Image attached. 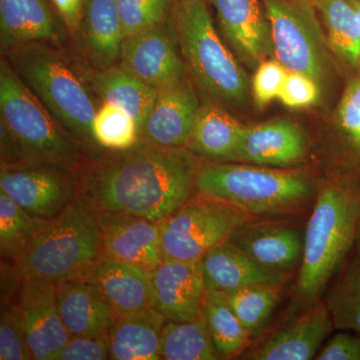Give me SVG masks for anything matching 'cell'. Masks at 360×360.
<instances>
[{"instance_id":"cell-1","label":"cell","mask_w":360,"mask_h":360,"mask_svg":"<svg viewBox=\"0 0 360 360\" xmlns=\"http://www.w3.org/2000/svg\"><path fill=\"white\" fill-rule=\"evenodd\" d=\"M200 167L188 148L139 139L134 148L82 165L79 198L96 213H129L160 222L193 195Z\"/></svg>"},{"instance_id":"cell-2","label":"cell","mask_w":360,"mask_h":360,"mask_svg":"<svg viewBox=\"0 0 360 360\" xmlns=\"http://www.w3.org/2000/svg\"><path fill=\"white\" fill-rule=\"evenodd\" d=\"M359 224V191L347 182L322 189L303 238L302 267L295 285L298 303L314 304L354 245Z\"/></svg>"},{"instance_id":"cell-3","label":"cell","mask_w":360,"mask_h":360,"mask_svg":"<svg viewBox=\"0 0 360 360\" xmlns=\"http://www.w3.org/2000/svg\"><path fill=\"white\" fill-rule=\"evenodd\" d=\"M0 112L1 134L21 161L72 172L84 165V146L56 122L6 61L0 68Z\"/></svg>"},{"instance_id":"cell-4","label":"cell","mask_w":360,"mask_h":360,"mask_svg":"<svg viewBox=\"0 0 360 360\" xmlns=\"http://www.w3.org/2000/svg\"><path fill=\"white\" fill-rule=\"evenodd\" d=\"M103 257L97 213L78 196L49 219L15 262L23 281L61 283L84 276Z\"/></svg>"},{"instance_id":"cell-5","label":"cell","mask_w":360,"mask_h":360,"mask_svg":"<svg viewBox=\"0 0 360 360\" xmlns=\"http://www.w3.org/2000/svg\"><path fill=\"white\" fill-rule=\"evenodd\" d=\"M198 193L248 215L274 214L302 205L311 188L302 174L252 165L210 163L198 172Z\"/></svg>"},{"instance_id":"cell-6","label":"cell","mask_w":360,"mask_h":360,"mask_svg":"<svg viewBox=\"0 0 360 360\" xmlns=\"http://www.w3.org/2000/svg\"><path fill=\"white\" fill-rule=\"evenodd\" d=\"M11 68L56 122L80 143H96L92 122L96 115L91 97L77 75L51 51L21 45L9 53Z\"/></svg>"},{"instance_id":"cell-7","label":"cell","mask_w":360,"mask_h":360,"mask_svg":"<svg viewBox=\"0 0 360 360\" xmlns=\"http://www.w3.org/2000/svg\"><path fill=\"white\" fill-rule=\"evenodd\" d=\"M176 30L184 58L201 89L224 103H243L250 90L248 75L220 39L205 0H179Z\"/></svg>"},{"instance_id":"cell-8","label":"cell","mask_w":360,"mask_h":360,"mask_svg":"<svg viewBox=\"0 0 360 360\" xmlns=\"http://www.w3.org/2000/svg\"><path fill=\"white\" fill-rule=\"evenodd\" d=\"M250 219L238 208L198 193L160 222L163 260L200 262Z\"/></svg>"},{"instance_id":"cell-9","label":"cell","mask_w":360,"mask_h":360,"mask_svg":"<svg viewBox=\"0 0 360 360\" xmlns=\"http://www.w3.org/2000/svg\"><path fill=\"white\" fill-rule=\"evenodd\" d=\"M269 21L272 49L290 72L321 82L329 70L328 51L311 0H262Z\"/></svg>"},{"instance_id":"cell-10","label":"cell","mask_w":360,"mask_h":360,"mask_svg":"<svg viewBox=\"0 0 360 360\" xmlns=\"http://www.w3.org/2000/svg\"><path fill=\"white\" fill-rule=\"evenodd\" d=\"M72 170L51 165L1 163L0 191L40 219H52L77 200L79 187Z\"/></svg>"},{"instance_id":"cell-11","label":"cell","mask_w":360,"mask_h":360,"mask_svg":"<svg viewBox=\"0 0 360 360\" xmlns=\"http://www.w3.org/2000/svg\"><path fill=\"white\" fill-rule=\"evenodd\" d=\"M103 257L153 271L163 262L160 222L123 212L97 213Z\"/></svg>"},{"instance_id":"cell-12","label":"cell","mask_w":360,"mask_h":360,"mask_svg":"<svg viewBox=\"0 0 360 360\" xmlns=\"http://www.w3.org/2000/svg\"><path fill=\"white\" fill-rule=\"evenodd\" d=\"M122 66L158 92L184 82L186 68L165 25L125 37Z\"/></svg>"},{"instance_id":"cell-13","label":"cell","mask_w":360,"mask_h":360,"mask_svg":"<svg viewBox=\"0 0 360 360\" xmlns=\"http://www.w3.org/2000/svg\"><path fill=\"white\" fill-rule=\"evenodd\" d=\"M20 305L33 359H58L70 335L59 312L56 283L26 279L20 291Z\"/></svg>"},{"instance_id":"cell-14","label":"cell","mask_w":360,"mask_h":360,"mask_svg":"<svg viewBox=\"0 0 360 360\" xmlns=\"http://www.w3.org/2000/svg\"><path fill=\"white\" fill-rule=\"evenodd\" d=\"M150 276L153 307L167 321L191 322L200 319L207 292L200 262L163 260Z\"/></svg>"},{"instance_id":"cell-15","label":"cell","mask_w":360,"mask_h":360,"mask_svg":"<svg viewBox=\"0 0 360 360\" xmlns=\"http://www.w3.org/2000/svg\"><path fill=\"white\" fill-rule=\"evenodd\" d=\"M220 28L239 56L258 66L274 53L262 0H210Z\"/></svg>"},{"instance_id":"cell-16","label":"cell","mask_w":360,"mask_h":360,"mask_svg":"<svg viewBox=\"0 0 360 360\" xmlns=\"http://www.w3.org/2000/svg\"><path fill=\"white\" fill-rule=\"evenodd\" d=\"M103 295L117 316L153 307L150 271L101 257L80 277Z\"/></svg>"},{"instance_id":"cell-17","label":"cell","mask_w":360,"mask_h":360,"mask_svg":"<svg viewBox=\"0 0 360 360\" xmlns=\"http://www.w3.org/2000/svg\"><path fill=\"white\" fill-rule=\"evenodd\" d=\"M200 108L195 92L186 82L161 90L141 139L167 148H187Z\"/></svg>"},{"instance_id":"cell-18","label":"cell","mask_w":360,"mask_h":360,"mask_svg":"<svg viewBox=\"0 0 360 360\" xmlns=\"http://www.w3.org/2000/svg\"><path fill=\"white\" fill-rule=\"evenodd\" d=\"M307 139L290 120H277L245 127L234 161L283 167L302 160Z\"/></svg>"},{"instance_id":"cell-19","label":"cell","mask_w":360,"mask_h":360,"mask_svg":"<svg viewBox=\"0 0 360 360\" xmlns=\"http://www.w3.org/2000/svg\"><path fill=\"white\" fill-rule=\"evenodd\" d=\"M335 328L328 305H314L288 328L257 349L245 354L251 360H310Z\"/></svg>"},{"instance_id":"cell-20","label":"cell","mask_w":360,"mask_h":360,"mask_svg":"<svg viewBox=\"0 0 360 360\" xmlns=\"http://www.w3.org/2000/svg\"><path fill=\"white\" fill-rule=\"evenodd\" d=\"M200 264L207 291L229 292L258 284H281L285 276L258 264L231 239L208 251Z\"/></svg>"},{"instance_id":"cell-21","label":"cell","mask_w":360,"mask_h":360,"mask_svg":"<svg viewBox=\"0 0 360 360\" xmlns=\"http://www.w3.org/2000/svg\"><path fill=\"white\" fill-rule=\"evenodd\" d=\"M59 312L70 338L106 336L117 314L92 284L80 279L56 283Z\"/></svg>"},{"instance_id":"cell-22","label":"cell","mask_w":360,"mask_h":360,"mask_svg":"<svg viewBox=\"0 0 360 360\" xmlns=\"http://www.w3.org/2000/svg\"><path fill=\"white\" fill-rule=\"evenodd\" d=\"M167 321L153 307L118 316L108 335L110 359H161V335Z\"/></svg>"},{"instance_id":"cell-23","label":"cell","mask_w":360,"mask_h":360,"mask_svg":"<svg viewBox=\"0 0 360 360\" xmlns=\"http://www.w3.org/2000/svg\"><path fill=\"white\" fill-rule=\"evenodd\" d=\"M231 240L258 264L277 271L295 266L302 255L303 238L292 227L248 222L234 231Z\"/></svg>"},{"instance_id":"cell-24","label":"cell","mask_w":360,"mask_h":360,"mask_svg":"<svg viewBox=\"0 0 360 360\" xmlns=\"http://www.w3.org/2000/svg\"><path fill=\"white\" fill-rule=\"evenodd\" d=\"M1 49L58 39L46 0H0Z\"/></svg>"},{"instance_id":"cell-25","label":"cell","mask_w":360,"mask_h":360,"mask_svg":"<svg viewBox=\"0 0 360 360\" xmlns=\"http://www.w3.org/2000/svg\"><path fill=\"white\" fill-rule=\"evenodd\" d=\"M245 127L219 106H200L187 148L212 163L234 161Z\"/></svg>"},{"instance_id":"cell-26","label":"cell","mask_w":360,"mask_h":360,"mask_svg":"<svg viewBox=\"0 0 360 360\" xmlns=\"http://www.w3.org/2000/svg\"><path fill=\"white\" fill-rule=\"evenodd\" d=\"M82 21L90 58L101 70L110 68L125 39L117 0H85Z\"/></svg>"},{"instance_id":"cell-27","label":"cell","mask_w":360,"mask_h":360,"mask_svg":"<svg viewBox=\"0 0 360 360\" xmlns=\"http://www.w3.org/2000/svg\"><path fill=\"white\" fill-rule=\"evenodd\" d=\"M94 87L104 103L118 106L134 118L141 137L158 98V90L122 66L101 70L94 78Z\"/></svg>"},{"instance_id":"cell-28","label":"cell","mask_w":360,"mask_h":360,"mask_svg":"<svg viewBox=\"0 0 360 360\" xmlns=\"http://www.w3.org/2000/svg\"><path fill=\"white\" fill-rule=\"evenodd\" d=\"M319 9L330 49L349 70L360 75V25L352 0H311Z\"/></svg>"},{"instance_id":"cell-29","label":"cell","mask_w":360,"mask_h":360,"mask_svg":"<svg viewBox=\"0 0 360 360\" xmlns=\"http://www.w3.org/2000/svg\"><path fill=\"white\" fill-rule=\"evenodd\" d=\"M335 122L347 184L360 191V75L348 82L336 110Z\"/></svg>"},{"instance_id":"cell-30","label":"cell","mask_w":360,"mask_h":360,"mask_svg":"<svg viewBox=\"0 0 360 360\" xmlns=\"http://www.w3.org/2000/svg\"><path fill=\"white\" fill-rule=\"evenodd\" d=\"M202 315L213 345L221 359L236 356L245 349L250 335L232 311L224 292H206Z\"/></svg>"},{"instance_id":"cell-31","label":"cell","mask_w":360,"mask_h":360,"mask_svg":"<svg viewBox=\"0 0 360 360\" xmlns=\"http://www.w3.org/2000/svg\"><path fill=\"white\" fill-rule=\"evenodd\" d=\"M160 359L217 360L221 359L213 345L205 319L191 322L167 321L162 329Z\"/></svg>"},{"instance_id":"cell-32","label":"cell","mask_w":360,"mask_h":360,"mask_svg":"<svg viewBox=\"0 0 360 360\" xmlns=\"http://www.w3.org/2000/svg\"><path fill=\"white\" fill-rule=\"evenodd\" d=\"M49 220L32 217L4 191H0L1 259L15 262Z\"/></svg>"},{"instance_id":"cell-33","label":"cell","mask_w":360,"mask_h":360,"mask_svg":"<svg viewBox=\"0 0 360 360\" xmlns=\"http://www.w3.org/2000/svg\"><path fill=\"white\" fill-rule=\"evenodd\" d=\"M281 284H258L224 292L229 307L251 338L266 328L278 302Z\"/></svg>"},{"instance_id":"cell-34","label":"cell","mask_w":360,"mask_h":360,"mask_svg":"<svg viewBox=\"0 0 360 360\" xmlns=\"http://www.w3.org/2000/svg\"><path fill=\"white\" fill-rule=\"evenodd\" d=\"M91 129L96 143L110 151L127 150L141 139L134 118L113 104L104 103L96 111Z\"/></svg>"},{"instance_id":"cell-35","label":"cell","mask_w":360,"mask_h":360,"mask_svg":"<svg viewBox=\"0 0 360 360\" xmlns=\"http://www.w3.org/2000/svg\"><path fill=\"white\" fill-rule=\"evenodd\" d=\"M335 328L360 333V253L328 298Z\"/></svg>"},{"instance_id":"cell-36","label":"cell","mask_w":360,"mask_h":360,"mask_svg":"<svg viewBox=\"0 0 360 360\" xmlns=\"http://www.w3.org/2000/svg\"><path fill=\"white\" fill-rule=\"evenodd\" d=\"M0 359L30 360L32 352L27 345L25 321L20 300L1 303L0 309Z\"/></svg>"},{"instance_id":"cell-37","label":"cell","mask_w":360,"mask_h":360,"mask_svg":"<svg viewBox=\"0 0 360 360\" xmlns=\"http://www.w3.org/2000/svg\"><path fill=\"white\" fill-rule=\"evenodd\" d=\"M125 37L165 25L170 0H117Z\"/></svg>"},{"instance_id":"cell-38","label":"cell","mask_w":360,"mask_h":360,"mask_svg":"<svg viewBox=\"0 0 360 360\" xmlns=\"http://www.w3.org/2000/svg\"><path fill=\"white\" fill-rule=\"evenodd\" d=\"M288 70L276 59H266L257 66L252 79V94L260 108L279 98Z\"/></svg>"},{"instance_id":"cell-39","label":"cell","mask_w":360,"mask_h":360,"mask_svg":"<svg viewBox=\"0 0 360 360\" xmlns=\"http://www.w3.org/2000/svg\"><path fill=\"white\" fill-rule=\"evenodd\" d=\"M319 94V85L314 78L288 71L278 99L288 108H302L314 104Z\"/></svg>"},{"instance_id":"cell-40","label":"cell","mask_w":360,"mask_h":360,"mask_svg":"<svg viewBox=\"0 0 360 360\" xmlns=\"http://www.w3.org/2000/svg\"><path fill=\"white\" fill-rule=\"evenodd\" d=\"M110 359L108 335L92 338H70L59 352L56 360H105Z\"/></svg>"},{"instance_id":"cell-41","label":"cell","mask_w":360,"mask_h":360,"mask_svg":"<svg viewBox=\"0 0 360 360\" xmlns=\"http://www.w3.org/2000/svg\"><path fill=\"white\" fill-rule=\"evenodd\" d=\"M319 360H360V333L342 330L317 354Z\"/></svg>"},{"instance_id":"cell-42","label":"cell","mask_w":360,"mask_h":360,"mask_svg":"<svg viewBox=\"0 0 360 360\" xmlns=\"http://www.w3.org/2000/svg\"><path fill=\"white\" fill-rule=\"evenodd\" d=\"M66 26L75 32L82 22L85 0H52Z\"/></svg>"},{"instance_id":"cell-43","label":"cell","mask_w":360,"mask_h":360,"mask_svg":"<svg viewBox=\"0 0 360 360\" xmlns=\"http://www.w3.org/2000/svg\"><path fill=\"white\" fill-rule=\"evenodd\" d=\"M352 1H354L355 9H356L357 15H359V25H360V2L355 1V0H352Z\"/></svg>"},{"instance_id":"cell-44","label":"cell","mask_w":360,"mask_h":360,"mask_svg":"<svg viewBox=\"0 0 360 360\" xmlns=\"http://www.w3.org/2000/svg\"><path fill=\"white\" fill-rule=\"evenodd\" d=\"M357 240H359V251L360 253V224L359 227V231H357Z\"/></svg>"},{"instance_id":"cell-45","label":"cell","mask_w":360,"mask_h":360,"mask_svg":"<svg viewBox=\"0 0 360 360\" xmlns=\"http://www.w3.org/2000/svg\"><path fill=\"white\" fill-rule=\"evenodd\" d=\"M355 1H359V2H360V0H355Z\"/></svg>"}]
</instances>
